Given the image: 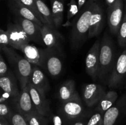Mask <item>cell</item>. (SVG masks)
I'll return each mask as SVG.
<instances>
[{
	"label": "cell",
	"instance_id": "1",
	"mask_svg": "<svg viewBox=\"0 0 126 125\" xmlns=\"http://www.w3.org/2000/svg\"><path fill=\"white\" fill-rule=\"evenodd\" d=\"M97 0H89L80 11L73 24L71 31L70 42L73 50H78L82 47L88 38L90 20Z\"/></svg>",
	"mask_w": 126,
	"mask_h": 125
},
{
	"label": "cell",
	"instance_id": "2",
	"mask_svg": "<svg viewBox=\"0 0 126 125\" xmlns=\"http://www.w3.org/2000/svg\"><path fill=\"white\" fill-rule=\"evenodd\" d=\"M116 48L111 37L106 32L102 36L100 42L98 79L108 85L117 58Z\"/></svg>",
	"mask_w": 126,
	"mask_h": 125
},
{
	"label": "cell",
	"instance_id": "3",
	"mask_svg": "<svg viewBox=\"0 0 126 125\" xmlns=\"http://www.w3.org/2000/svg\"><path fill=\"white\" fill-rule=\"evenodd\" d=\"M1 52H3L7 61L10 64L19 83L20 91L27 86L31 75L33 66L25 57L20 56L13 48L7 46H0Z\"/></svg>",
	"mask_w": 126,
	"mask_h": 125
},
{
	"label": "cell",
	"instance_id": "4",
	"mask_svg": "<svg viewBox=\"0 0 126 125\" xmlns=\"http://www.w3.org/2000/svg\"><path fill=\"white\" fill-rule=\"evenodd\" d=\"M59 113L68 123L86 117V110L79 94L64 102H62Z\"/></svg>",
	"mask_w": 126,
	"mask_h": 125
},
{
	"label": "cell",
	"instance_id": "5",
	"mask_svg": "<svg viewBox=\"0 0 126 125\" xmlns=\"http://www.w3.org/2000/svg\"><path fill=\"white\" fill-rule=\"evenodd\" d=\"M42 61L41 68L46 71L52 78H57L61 74L63 64L59 57L60 54L50 48L41 49Z\"/></svg>",
	"mask_w": 126,
	"mask_h": 125
},
{
	"label": "cell",
	"instance_id": "6",
	"mask_svg": "<svg viewBox=\"0 0 126 125\" xmlns=\"http://www.w3.org/2000/svg\"><path fill=\"white\" fill-rule=\"evenodd\" d=\"M0 87L2 90L0 100H9L14 105L19 98L20 91L17 85V77L11 69L6 75L0 77Z\"/></svg>",
	"mask_w": 126,
	"mask_h": 125
},
{
	"label": "cell",
	"instance_id": "7",
	"mask_svg": "<svg viewBox=\"0 0 126 125\" xmlns=\"http://www.w3.org/2000/svg\"><path fill=\"white\" fill-rule=\"evenodd\" d=\"M126 78V49L117 58L113 67L108 86L111 89L121 87Z\"/></svg>",
	"mask_w": 126,
	"mask_h": 125
},
{
	"label": "cell",
	"instance_id": "8",
	"mask_svg": "<svg viewBox=\"0 0 126 125\" xmlns=\"http://www.w3.org/2000/svg\"><path fill=\"white\" fill-rule=\"evenodd\" d=\"M123 0H117L112 6L108 7L107 22L110 30L113 35H118L123 20Z\"/></svg>",
	"mask_w": 126,
	"mask_h": 125
},
{
	"label": "cell",
	"instance_id": "9",
	"mask_svg": "<svg viewBox=\"0 0 126 125\" xmlns=\"http://www.w3.org/2000/svg\"><path fill=\"white\" fill-rule=\"evenodd\" d=\"M100 42V39L95 40L89 50L86 58V72L94 81L98 78Z\"/></svg>",
	"mask_w": 126,
	"mask_h": 125
},
{
	"label": "cell",
	"instance_id": "10",
	"mask_svg": "<svg viewBox=\"0 0 126 125\" xmlns=\"http://www.w3.org/2000/svg\"><path fill=\"white\" fill-rule=\"evenodd\" d=\"M41 33L43 42L46 47L54 49L59 54L62 55V36L57 31L56 28H52L47 25L41 26Z\"/></svg>",
	"mask_w": 126,
	"mask_h": 125
},
{
	"label": "cell",
	"instance_id": "11",
	"mask_svg": "<svg viewBox=\"0 0 126 125\" xmlns=\"http://www.w3.org/2000/svg\"><path fill=\"white\" fill-rule=\"evenodd\" d=\"M14 21L18 23L28 37L30 41L39 45H44L41 33V26L33 21L16 15Z\"/></svg>",
	"mask_w": 126,
	"mask_h": 125
},
{
	"label": "cell",
	"instance_id": "12",
	"mask_svg": "<svg viewBox=\"0 0 126 125\" xmlns=\"http://www.w3.org/2000/svg\"><path fill=\"white\" fill-rule=\"evenodd\" d=\"M9 39V45L14 49L20 50L21 47L30 43V40L22 27L15 22H9L6 29Z\"/></svg>",
	"mask_w": 126,
	"mask_h": 125
},
{
	"label": "cell",
	"instance_id": "13",
	"mask_svg": "<svg viewBox=\"0 0 126 125\" xmlns=\"http://www.w3.org/2000/svg\"><path fill=\"white\" fill-rule=\"evenodd\" d=\"M104 26V11L102 4L97 0L90 20L88 38L97 36L100 34Z\"/></svg>",
	"mask_w": 126,
	"mask_h": 125
},
{
	"label": "cell",
	"instance_id": "14",
	"mask_svg": "<svg viewBox=\"0 0 126 125\" xmlns=\"http://www.w3.org/2000/svg\"><path fill=\"white\" fill-rule=\"evenodd\" d=\"M106 93L102 85L95 83H89L84 87L82 96L85 104L88 107H92L102 99Z\"/></svg>",
	"mask_w": 126,
	"mask_h": 125
},
{
	"label": "cell",
	"instance_id": "15",
	"mask_svg": "<svg viewBox=\"0 0 126 125\" xmlns=\"http://www.w3.org/2000/svg\"><path fill=\"white\" fill-rule=\"evenodd\" d=\"M126 111V94L104 113L103 125H114L119 116Z\"/></svg>",
	"mask_w": 126,
	"mask_h": 125
},
{
	"label": "cell",
	"instance_id": "16",
	"mask_svg": "<svg viewBox=\"0 0 126 125\" xmlns=\"http://www.w3.org/2000/svg\"><path fill=\"white\" fill-rule=\"evenodd\" d=\"M15 109L24 116L37 112L36 109L32 101L28 85L20 91L19 98L14 105Z\"/></svg>",
	"mask_w": 126,
	"mask_h": 125
},
{
	"label": "cell",
	"instance_id": "17",
	"mask_svg": "<svg viewBox=\"0 0 126 125\" xmlns=\"http://www.w3.org/2000/svg\"><path fill=\"white\" fill-rule=\"evenodd\" d=\"M27 85L29 88L32 101L37 111L43 116H47L49 115L50 111V107H49V102L46 98V96H43L40 92L38 91L36 88L33 86V85L30 82H28Z\"/></svg>",
	"mask_w": 126,
	"mask_h": 125
},
{
	"label": "cell",
	"instance_id": "18",
	"mask_svg": "<svg viewBox=\"0 0 126 125\" xmlns=\"http://www.w3.org/2000/svg\"><path fill=\"white\" fill-rule=\"evenodd\" d=\"M8 4L10 9L14 13L15 15L20 16L27 20L33 21L41 26L44 25L43 22L37 17L35 13L23 4L16 0H8Z\"/></svg>",
	"mask_w": 126,
	"mask_h": 125
},
{
	"label": "cell",
	"instance_id": "19",
	"mask_svg": "<svg viewBox=\"0 0 126 125\" xmlns=\"http://www.w3.org/2000/svg\"><path fill=\"white\" fill-rule=\"evenodd\" d=\"M29 82L33 85L38 91L46 96V94L49 90V83L47 78L39 66L35 65L33 66Z\"/></svg>",
	"mask_w": 126,
	"mask_h": 125
},
{
	"label": "cell",
	"instance_id": "20",
	"mask_svg": "<svg viewBox=\"0 0 126 125\" xmlns=\"http://www.w3.org/2000/svg\"><path fill=\"white\" fill-rule=\"evenodd\" d=\"M20 51L23 53L24 57L31 64L41 67L42 61L41 49H38L34 45L28 44L21 47Z\"/></svg>",
	"mask_w": 126,
	"mask_h": 125
},
{
	"label": "cell",
	"instance_id": "21",
	"mask_svg": "<svg viewBox=\"0 0 126 125\" xmlns=\"http://www.w3.org/2000/svg\"><path fill=\"white\" fill-rule=\"evenodd\" d=\"M78 93L76 91L75 82L73 80H68L62 84L59 90V99L62 102L70 100Z\"/></svg>",
	"mask_w": 126,
	"mask_h": 125
},
{
	"label": "cell",
	"instance_id": "22",
	"mask_svg": "<svg viewBox=\"0 0 126 125\" xmlns=\"http://www.w3.org/2000/svg\"><path fill=\"white\" fill-rule=\"evenodd\" d=\"M50 2L54 25L56 29H59L63 20V0H50Z\"/></svg>",
	"mask_w": 126,
	"mask_h": 125
},
{
	"label": "cell",
	"instance_id": "23",
	"mask_svg": "<svg viewBox=\"0 0 126 125\" xmlns=\"http://www.w3.org/2000/svg\"><path fill=\"white\" fill-rule=\"evenodd\" d=\"M118 96L119 95L118 93L115 91L110 90L106 92L103 98L98 103L97 110L104 113L115 104L116 102L118 100Z\"/></svg>",
	"mask_w": 126,
	"mask_h": 125
},
{
	"label": "cell",
	"instance_id": "24",
	"mask_svg": "<svg viewBox=\"0 0 126 125\" xmlns=\"http://www.w3.org/2000/svg\"><path fill=\"white\" fill-rule=\"evenodd\" d=\"M34 1H35L37 9L39 13L41 15L43 19L45 21L46 24L52 28H55L51 9L47 6L46 4L43 0H34Z\"/></svg>",
	"mask_w": 126,
	"mask_h": 125
},
{
	"label": "cell",
	"instance_id": "25",
	"mask_svg": "<svg viewBox=\"0 0 126 125\" xmlns=\"http://www.w3.org/2000/svg\"><path fill=\"white\" fill-rule=\"evenodd\" d=\"M28 125H49L46 116L41 115L38 111L25 116Z\"/></svg>",
	"mask_w": 126,
	"mask_h": 125
},
{
	"label": "cell",
	"instance_id": "26",
	"mask_svg": "<svg viewBox=\"0 0 126 125\" xmlns=\"http://www.w3.org/2000/svg\"><path fill=\"white\" fill-rule=\"evenodd\" d=\"M118 42L121 47L126 49V12L124 13L123 22L118 32Z\"/></svg>",
	"mask_w": 126,
	"mask_h": 125
},
{
	"label": "cell",
	"instance_id": "27",
	"mask_svg": "<svg viewBox=\"0 0 126 125\" xmlns=\"http://www.w3.org/2000/svg\"><path fill=\"white\" fill-rule=\"evenodd\" d=\"M8 121L11 125H28L25 117L16 110L12 112Z\"/></svg>",
	"mask_w": 126,
	"mask_h": 125
},
{
	"label": "cell",
	"instance_id": "28",
	"mask_svg": "<svg viewBox=\"0 0 126 125\" xmlns=\"http://www.w3.org/2000/svg\"><path fill=\"white\" fill-rule=\"evenodd\" d=\"M16 1L20 2V3L23 4V5H25V6H27V7H28L30 9L32 10V11L35 13L36 15L37 16V17H38V18H39L42 22H43V24L46 25V24L45 21H44V20L43 19L41 15L39 13V11H38V9H37L36 5L34 0H16Z\"/></svg>",
	"mask_w": 126,
	"mask_h": 125
},
{
	"label": "cell",
	"instance_id": "29",
	"mask_svg": "<svg viewBox=\"0 0 126 125\" xmlns=\"http://www.w3.org/2000/svg\"><path fill=\"white\" fill-rule=\"evenodd\" d=\"M104 113L97 110L87 120L86 125H103Z\"/></svg>",
	"mask_w": 126,
	"mask_h": 125
},
{
	"label": "cell",
	"instance_id": "30",
	"mask_svg": "<svg viewBox=\"0 0 126 125\" xmlns=\"http://www.w3.org/2000/svg\"><path fill=\"white\" fill-rule=\"evenodd\" d=\"M0 116H2L8 120L13 110L6 100H0Z\"/></svg>",
	"mask_w": 126,
	"mask_h": 125
},
{
	"label": "cell",
	"instance_id": "31",
	"mask_svg": "<svg viewBox=\"0 0 126 125\" xmlns=\"http://www.w3.org/2000/svg\"><path fill=\"white\" fill-rule=\"evenodd\" d=\"M78 2L76 0H70L68 4V10L67 12V23L79 12Z\"/></svg>",
	"mask_w": 126,
	"mask_h": 125
},
{
	"label": "cell",
	"instance_id": "32",
	"mask_svg": "<svg viewBox=\"0 0 126 125\" xmlns=\"http://www.w3.org/2000/svg\"><path fill=\"white\" fill-rule=\"evenodd\" d=\"M9 45V39L7 31L0 29V46H7Z\"/></svg>",
	"mask_w": 126,
	"mask_h": 125
},
{
	"label": "cell",
	"instance_id": "33",
	"mask_svg": "<svg viewBox=\"0 0 126 125\" xmlns=\"http://www.w3.org/2000/svg\"><path fill=\"white\" fill-rule=\"evenodd\" d=\"M8 67L6 64L5 60L2 56V54L0 55V77L6 75L8 73Z\"/></svg>",
	"mask_w": 126,
	"mask_h": 125
},
{
	"label": "cell",
	"instance_id": "34",
	"mask_svg": "<svg viewBox=\"0 0 126 125\" xmlns=\"http://www.w3.org/2000/svg\"><path fill=\"white\" fill-rule=\"evenodd\" d=\"M86 123H87V120L86 117H84L72 121L68 123V125H86Z\"/></svg>",
	"mask_w": 126,
	"mask_h": 125
},
{
	"label": "cell",
	"instance_id": "35",
	"mask_svg": "<svg viewBox=\"0 0 126 125\" xmlns=\"http://www.w3.org/2000/svg\"><path fill=\"white\" fill-rule=\"evenodd\" d=\"M86 1L87 0H78V6L79 11H80L86 4V2H87Z\"/></svg>",
	"mask_w": 126,
	"mask_h": 125
},
{
	"label": "cell",
	"instance_id": "36",
	"mask_svg": "<svg viewBox=\"0 0 126 125\" xmlns=\"http://www.w3.org/2000/svg\"><path fill=\"white\" fill-rule=\"evenodd\" d=\"M0 125H11L7 119L2 116H0Z\"/></svg>",
	"mask_w": 126,
	"mask_h": 125
},
{
	"label": "cell",
	"instance_id": "37",
	"mask_svg": "<svg viewBox=\"0 0 126 125\" xmlns=\"http://www.w3.org/2000/svg\"><path fill=\"white\" fill-rule=\"evenodd\" d=\"M116 1L117 0H105L106 3H107V6H108V7H110V6H112V5H113Z\"/></svg>",
	"mask_w": 126,
	"mask_h": 125
},
{
	"label": "cell",
	"instance_id": "38",
	"mask_svg": "<svg viewBox=\"0 0 126 125\" xmlns=\"http://www.w3.org/2000/svg\"><path fill=\"white\" fill-rule=\"evenodd\" d=\"M125 8H126V6H125Z\"/></svg>",
	"mask_w": 126,
	"mask_h": 125
},
{
	"label": "cell",
	"instance_id": "39",
	"mask_svg": "<svg viewBox=\"0 0 126 125\" xmlns=\"http://www.w3.org/2000/svg\"><path fill=\"white\" fill-rule=\"evenodd\" d=\"M43 1H45V0H43Z\"/></svg>",
	"mask_w": 126,
	"mask_h": 125
}]
</instances>
